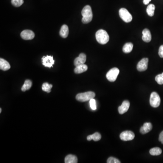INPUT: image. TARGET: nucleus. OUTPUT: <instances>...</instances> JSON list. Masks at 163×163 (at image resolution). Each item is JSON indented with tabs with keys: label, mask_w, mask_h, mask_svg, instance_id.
Instances as JSON below:
<instances>
[{
	"label": "nucleus",
	"mask_w": 163,
	"mask_h": 163,
	"mask_svg": "<svg viewBox=\"0 0 163 163\" xmlns=\"http://www.w3.org/2000/svg\"><path fill=\"white\" fill-rule=\"evenodd\" d=\"M32 83L30 80H26L25 83L23 85L21 88V90L23 91H25L28 90L32 87Z\"/></svg>",
	"instance_id": "4be33fe9"
},
{
	"label": "nucleus",
	"mask_w": 163,
	"mask_h": 163,
	"mask_svg": "<svg viewBox=\"0 0 163 163\" xmlns=\"http://www.w3.org/2000/svg\"><path fill=\"white\" fill-rule=\"evenodd\" d=\"M64 162L65 163H77V158L74 155H69L65 158Z\"/></svg>",
	"instance_id": "a211bd4d"
},
{
	"label": "nucleus",
	"mask_w": 163,
	"mask_h": 163,
	"mask_svg": "<svg viewBox=\"0 0 163 163\" xmlns=\"http://www.w3.org/2000/svg\"><path fill=\"white\" fill-rule=\"evenodd\" d=\"M133 44L131 43H127L124 45L122 50L124 53H129L131 52L133 49Z\"/></svg>",
	"instance_id": "aec40b11"
},
{
	"label": "nucleus",
	"mask_w": 163,
	"mask_h": 163,
	"mask_svg": "<svg viewBox=\"0 0 163 163\" xmlns=\"http://www.w3.org/2000/svg\"><path fill=\"white\" fill-rule=\"evenodd\" d=\"M81 14L83 16L82 21L83 24H88L91 21L93 17V14L90 6L87 5L84 7L82 10Z\"/></svg>",
	"instance_id": "f257e3e1"
},
{
	"label": "nucleus",
	"mask_w": 163,
	"mask_h": 163,
	"mask_svg": "<svg viewBox=\"0 0 163 163\" xmlns=\"http://www.w3.org/2000/svg\"><path fill=\"white\" fill-rule=\"evenodd\" d=\"M135 136L134 133L130 131H123L120 134V139L123 141H131L134 139Z\"/></svg>",
	"instance_id": "0eeeda50"
},
{
	"label": "nucleus",
	"mask_w": 163,
	"mask_h": 163,
	"mask_svg": "<svg viewBox=\"0 0 163 163\" xmlns=\"http://www.w3.org/2000/svg\"><path fill=\"white\" fill-rule=\"evenodd\" d=\"M21 36L23 39L25 40H31L35 37V33L32 30H26L21 33Z\"/></svg>",
	"instance_id": "9d476101"
},
{
	"label": "nucleus",
	"mask_w": 163,
	"mask_h": 163,
	"mask_svg": "<svg viewBox=\"0 0 163 163\" xmlns=\"http://www.w3.org/2000/svg\"><path fill=\"white\" fill-rule=\"evenodd\" d=\"M159 57L163 58V45H161L159 49Z\"/></svg>",
	"instance_id": "c85d7f7f"
},
{
	"label": "nucleus",
	"mask_w": 163,
	"mask_h": 163,
	"mask_svg": "<svg viewBox=\"0 0 163 163\" xmlns=\"http://www.w3.org/2000/svg\"><path fill=\"white\" fill-rule=\"evenodd\" d=\"M150 153L152 156H159L162 153V150L159 147H155L150 150Z\"/></svg>",
	"instance_id": "5701e85b"
},
{
	"label": "nucleus",
	"mask_w": 163,
	"mask_h": 163,
	"mask_svg": "<svg viewBox=\"0 0 163 163\" xmlns=\"http://www.w3.org/2000/svg\"><path fill=\"white\" fill-rule=\"evenodd\" d=\"M150 103L151 106L153 108H157L160 105V98L157 92H153L151 94Z\"/></svg>",
	"instance_id": "423d86ee"
},
{
	"label": "nucleus",
	"mask_w": 163,
	"mask_h": 163,
	"mask_svg": "<svg viewBox=\"0 0 163 163\" xmlns=\"http://www.w3.org/2000/svg\"><path fill=\"white\" fill-rule=\"evenodd\" d=\"M119 72H120V71L118 68H112V69H111L107 73V74H106V77L110 82H115L117 78Z\"/></svg>",
	"instance_id": "39448f33"
},
{
	"label": "nucleus",
	"mask_w": 163,
	"mask_h": 163,
	"mask_svg": "<svg viewBox=\"0 0 163 163\" xmlns=\"http://www.w3.org/2000/svg\"><path fill=\"white\" fill-rule=\"evenodd\" d=\"M143 36L142 37L143 41L146 43H149L151 40V35L149 30L145 29L142 31Z\"/></svg>",
	"instance_id": "4468645a"
},
{
	"label": "nucleus",
	"mask_w": 163,
	"mask_h": 163,
	"mask_svg": "<svg viewBox=\"0 0 163 163\" xmlns=\"http://www.w3.org/2000/svg\"><path fill=\"white\" fill-rule=\"evenodd\" d=\"M151 0H144L143 3L145 5H147V4H149V2L151 1Z\"/></svg>",
	"instance_id": "7c9ffc66"
},
{
	"label": "nucleus",
	"mask_w": 163,
	"mask_h": 163,
	"mask_svg": "<svg viewBox=\"0 0 163 163\" xmlns=\"http://www.w3.org/2000/svg\"><path fill=\"white\" fill-rule=\"evenodd\" d=\"M52 87H53V85L52 84H49L48 83H44L43 84L42 89L44 91L49 93L51 91Z\"/></svg>",
	"instance_id": "b1692460"
},
{
	"label": "nucleus",
	"mask_w": 163,
	"mask_h": 163,
	"mask_svg": "<svg viewBox=\"0 0 163 163\" xmlns=\"http://www.w3.org/2000/svg\"><path fill=\"white\" fill-rule=\"evenodd\" d=\"M149 60L148 58H143L139 62L137 65V69L139 72H143L147 69Z\"/></svg>",
	"instance_id": "1a4fd4ad"
},
{
	"label": "nucleus",
	"mask_w": 163,
	"mask_h": 163,
	"mask_svg": "<svg viewBox=\"0 0 163 163\" xmlns=\"http://www.w3.org/2000/svg\"><path fill=\"white\" fill-rule=\"evenodd\" d=\"M152 129V125L150 122H146L140 129V132L142 134H145L150 132Z\"/></svg>",
	"instance_id": "ddd939ff"
},
{
	"label": "nucleus",
	"mask_w": 163,
	"mask_h": 163,
	"mask_svg": "<svg viewBox=\"0 0 163 163\" xmlns=\"http://www.w3.org/2000/svg\"><path fill=\"white\" fill-rule=\"evenodd\" d=\"M90 106L91 108L93 110L97 109L96 102L94 98H92L89 101Z\"/></svg>",
	"instance_id": "bb28decb"
},
{
	"label": "nucleus",
	"mask_w": 163,
	"mask_h": 163,
	"mask_svg": "<svg viewBox=\"0 0 163 163\" xmlns=\"http://www.w3.org/2000/svg\"><path fill=\"white\" fill-rule=\"evenodd\" d=\"M155 80L159 85L163 84V73L156 76Z\"/></svg>",
	"instance_id": "a878e982"
},
{
	"label": "nucleus",
	"mask_w": 163,
	"mask_h": 163,
	"mask_svg": "<svg viewBox=\"0 0 163 163\" xmlns=\"http://www.w3.org/2000/svg\"><path fill=\"white\" fill-rule=\"evenodd\" d=\"M88 66L86 64H81V65H78V66L76 67L74 70V72L75 74H80L86 72L88 70Z\"/></svg>",
	"instance_id": "2eb2a0df"
},
{
	"label": "nucleus",
	"mask_w": 163,
	"mask_h": 163,
	"mask_svg": "<svg viewBox=\"0 0 163 163\" xmlns=\"http://www.w3.org/2000/svg\"><path fill=\"white\" fill-rule=\"evenodd\" d=\"M119 13L121 19L125 22H130L132 21V15L126 9L124 8L120 9Z\"/></svg>",
	"instance_id": "20e7f679"
},
{
	"label": "nucleus",
	"mask_w": 163,
	"mask_h": 163,
	"mask_svg": "<svg viewBox=\"0 0 163 163\" xmlns=\"http://www.w3.org/2000/svg\"><path fill=\"white\" fill-rule=\"evenodd\" d=\"M101 135L98 132H95L92 135H89L87 137V140L89 141H91L93 139L95 142H97L100 140L101 139Z\"/></svg>",
	"instance_id": "6ab92c4d"
},
{
	"label": "nucleus",
	"mask_w": 163,
	"mask_h": 163,
	"mask_svg": "<svg viewBox=\"0 0 163 163\" xmlns=\"http://www.w3.org/2000/svg\"><path fill=\"white\" fill-rule=\"evenodd\" d=\"M43 65L45 67L50 68L53 67V64L55 63V60L53 59V57L52 56L47 55L46 56H43L42 58Z\"/></svg>",
	"instance_id": "6e6552de"
},
{
	"label": "nucleus",
	"mask_w": 163,
	"mask_h": 163,
	"mask_svg": "<svg viewBox=\"0 0 163 163\" xmlns=\"http://www.w3.org/2000/svg\"><path fill=\"white\" fill-rule=\"evenodd\" d=\"M156 7L154 4H151L148 5L146 9V12L150 16H153L155 13Z\"/></svg>",
	"instance_id": "412c9836"
},
{
	"label": "nucleus",
	"mask_w": 163,
	"mask_h": 163,
	"mask_svg": "<svg viewBox=\"0 0 163 163\" xmlns=\"http://www.w3.org/2000/svg\"><path fill=\"white\" fill-rule=\"evenodd\" d=\"M1 110H1V108H0V113H1Z\"/></svg>",
	"instance_id": "2f4dec72"
},
{
	"label": "nucleus",
	"mask_w": 163,
	"mask_h": 163,
	"mask_svg": "<svg viewBox=\"0 0 163 163\" xmlns=\"http://www.w3.org/2000/svg\"><path fill=\"white\" fill-rule=\"evenodd\" d=\"M10 68V64L6 60L0 59V69L3 71H7Z\"/></svg>",
	"instance_id": "dca6fc26"
},
{
	"label": "nucleus",
	"mask_w": 163,
	"mask_h": 163,
	"mask_svg": "<svg viewBox=\"0 0 163 163\" xmlns=\"http://www.w3.org/2000/svg\"><path fill=\"white\" fill-rule=\"evenodd\" d=\"M130 102L127 100H125L123 102L122 105L118 108V111L120 114H123L124 113L127 112L129 108Z\"/></svg>",
	"instance_id": "f8f14e48"
},
{
	"label": "nucleus",
	"mask_w": 163,
	"mask_h": 163,
	"mask_svg": "<svg viewBox=\"0 0 163 163\" xmlns=\"http://www.w3.org/2000/svg\"><path fill=\"white\" fill-rule=\"evenodd\" d=\"M86 61V55L84 53H81L78 57L76 58L74 61V64L75 66H78L85 63Z\"/></svg>",
	"instance_id": "9b49d317"
},
{
	"label": "nucleus",
	"mask_w": 163,
	"mask_h": 163,
	"mask_svg": "<svg viewBox=\"0 0 163 163\" xmlns=\"http://www.w3.org/2000/svg\"><path fill=\"white\" fill-rule=\"evenodd\" d=\"M159 142H161V143L163 144V131L160 133V135L159 136Z\"/></svg>",
	"instance_id": "c756f323"
},
{
	"label": "nucleus",
	"mask_w": 163,
	"mask_h": 163,
	"mask_svg": "<svg viewBox=\"0 0 163 163\" xmlns=\"http://www.w3.org/2000/svg\"><path fill=\"white\" fill-rule=\"evenodd\" d=\"M96 39L100 44H105L109 41V36L107 31L99 30L96 33Z\"/></svg>",
	"instance_id": "f03ea898"
},
{
	"label": "nucleus",
	"mask_w": 163,
	"mask_h": 163,
	"mask_svg": "<svg viewBox=\"0 0 163 163\" xmlns=\"http://www.w3.org/2000/svg\"><path fill=\"white\" fill-rule=\"evenodd\" d=\"M95 94L93 91H87V92L80 93L77 95L76 99L77 101L81 102H85L90 101L92 98H94Z\"/></svg>",
	"instance_id": "7ed1b4c3"
},
{
	"label": "nucleus",
	"mask_w": 163,
	"mask_h": 163,
	"mask_svg": "<svg viewBox=\"0 0 163 163\" xmlns=\"http://www.w3.org/2000/svg\"><path fill=\"white\" fill-rule=\"evenodd\" d=\"M24 3V0H11V3L15 7H19Z\"/></svg>",
	"instance_id": "393cba45"
},
{
	"label": "nucleus",
	"mask_w": 163,
	"mask_h": 163,
	"mask_svg": "<svg viewBox=\"0 0 163 163\" xmlns=\"http://www.w3.org/2000/svg\"><path fill=\"white\" fill-rule=\"evenodd\" d=\"M69 30L68 26L66 25H63L61 28L60 35L62 38H66L69 35Z\"/></svg>",
	"instance_id": "f3484780"
},
{
	"label": "nucleus",
	"mask_w": 163,
	"mask_h": 163,
	"mask_svg": "<svg viewBox=\"0 0 163 163\" xmlns=\"http://www.w3.org/2000/svg\"><path fill=\"white\" fill-rule=\"evenodd\" d=\"M107 163H120L121 162L118 160L117 159L113 157H111L109 158L107 160Z\"/></svg>",
	"instance_id": "cd10ccee"
}]
</instances>
